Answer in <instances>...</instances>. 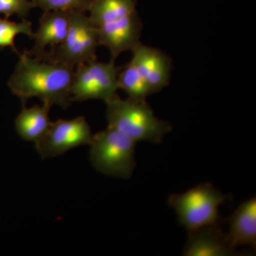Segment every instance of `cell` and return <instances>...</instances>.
Instances as JSON below:
<instances>
[{"instance_id": "2", "label": "cell", "mask_w": 256, "mask_h": 256, "mask_svg": "<svg viewBox=\"0 0 256 256\" xmlns=\"http://www.w3.org/2000/svg\"><path fill=\"white\" fill-rule=\"evenodd\" d=\"M106 104L108 127L117 130L136 142H161L172 130L169 122L154 116L146 100L122 99L117 96Z\"/></svg>"}, {"instance_id": "13", "label": "cell", "mask_w": 256, "mask_h": 256, "mask_svg": "<svg viewBox=\"0 0 256 256\" xmlns=\"http://www.w3.org/2000/svg\"><path fill=\"white\" fill-rule=\"evenodd\" d=\"M50 108V106L44 104L28 108L22 102V110L15 120V128L18 136L24 140L38 142L52 124L48 116Z\"/></svg>"}, {"instance_id": "16", "label": "cell", "mask_w": 256, "mask_h": 256, "mask_svg": "<svg viewBox=\"0 0 256 256\" xmlns=\"http://www.w3.org/2000/svg\"><path fill=\"white\" fill-rule=\"evenodd\" d=\"M18 34H24L34 38V34L32 32V23L26 18L21 22L10 21L8 18H0V48L10 47L14 53L20 55V52L16 48L14 38Z\"/></svg>"}, {"instance_id": "1", "label": "cell", "mask_w": 256, "mask_h": 256, "mask_svg": "<svg viewBox=\"0 0 256 256\" xmlns=\"http://www.w3.org/2000/svg\"><path fill=\"white\" fill-rule=\"evenodd\" d=\"M18 56V65L8 82L12 92L24 104L36 97L50 107L57 105L68 108L72 102L70 88L74 68L32 56L26 50Z\"/></svg>"}, {"instance_id": "10", "label": "cell", "mask_w": 256, "mask_h": 256, "mask_svg": "<svg viewBox=\"0 0 256 256\" xmlns=\"http://www.w3.org/2000/svg\"><path fill=\"white\" fill-rule=\"evenodd\" d=\"M236 254V248L218 223L188 232L183 252L186 256H230Z\"/></svg>"}, {"instance_id": "6", "label": "cell", "mask_w": 256, "mask_h": 256, "mask_svg": "<svg viewBox=\"0 0 256 256\" xmlns=\"http://www.w3.org/2000/svg\"><path fill=\"white\" fill-rule=\"evenodd\" d=\"M121 68L112 60L108 63L95 60L78 64L70 88L72 100H110L118 96V78Z\"/></svg>"}, {"instance_id": "12", "label": "cell", "mask_w": 256, "mask_h": 256, "mask_svg": "<svg viewBox=\"0 0 256 256\" xmlns=\"http://www.w3.org/2000/svg\"><path fill=\"white\" fill-rule=\"evenodd\" d=\"M229 242L234 248L256 246V197L242 202L229 217Z\"/></svg>"}, {"instance_id": "17", "label": "cell", "mask_w": 256, "mask_h": 256, "mask_svg": "<svg viewBox=\"0 0 256 256\" xmlns=\"http://www.w3.org/2000/svg\"><path fill=\"white\" fill-rule=\"evenodd\" d=\"M34 8L44 11L82 12L88 11L92 0H31Z\"/></svg>"}, {"instance_id": "5", "label": "cell", "mask_w": 256, "mask_h": 256, "mask_svg": "<svg viewBox=\"0 0 256 256\" xmlns=\"http://www.w3.org/2000/svg\"><path fill=\"white\" fill-rule=\"evenodd\" d=\"M100 46L98 28L82 12H72L68 34L60 44L36 57L75 67L79 64L97 60L96 48Z\"/></svg>"}, {"instance_id": "15", "label": "cell", "mask_w": 256, "mask_h": 256, "mask_svg": "<svg viewBox=\"0 0 256 256\" xmlns=\"http://www.w3.org/2000/svg\"><path fill=\"white\" fill-rule=\"evenodd\" d=\"M119 88L128 95V98L136 100H146L151 95L150 90L144 79L131 62L122 66L118 78Z\"/></svg>"}, {"instance_id": "7", "label": "cell", "mask_w": 256, "mask_h": 256, "mask_svg": "<svg viewBox=\"0 0 256 256\" xmlns=\"http://www.w3.org/2000/svg\"><path fill=\"white\" fill-rule=\"evenodd\" d=\"M92 130L85 118L58 120L52 122L50 128L35 143L37 152L43 159L55 158L80 146H90Z\"/></svg>"}, {"instance_id": "3", "label": "cell", "mask_w": 256, "mask_h": 256, "mask_svg": "<svg viewBox=\"0 0 256 256\" xmlns=\"http://www.w3.org/2000/svg\"><path fill=\"white\" fill-rule=\"evenodd\" d=\"M136 141L114 128L94 134L90 144V160L99 172L128 180L136 166Z\"/></svg>"}, {"instance_id": "8", "label": "cell", "mask_w": 256, "mask_h": 256, "mask_svg": "<svg viewBox=\"0 0 256 256\" xmlns=\"http://www.w3.org/2000/svg\"><path fill=\"white\" fill-rule=\"evenodd\" d=\"M131 63L144 79L151 94L161 92L169 85L171 76V58L159 48L140 43L134 47Z\"/></svg>"}, {"instance_id": "4", "label": "cell", "mask_w": 256, "mask_h": 256, "mask_svg": "<svg viewBox=\"0 0 256 256\" xmlns=\"http://www.w3.org/2000/svg\"><path fill=\"white\" fill-rule=\"evenodd\" d=\"M228 196L210 182L194 186L182 194H172L168 198L170 205L178 216V223L188 232L220 220V208Z\"/></svg>"}, {"instance_id": "18", "label": "cell", "mask_w": 256, "mask_h": 256, "mask_svg": "<svg viewBox=\"0 0 256 256\" xmlns=\"http://www.w3.org/2000/svg\"><path fill=\"white\" fill-rule=\"evenodd\" d=\"M34 8L30 0H0V15H4L6 18L16 14L23 20Z\"/></svg>"}, {"instance_id": "11", "label": "cell", "mask_w": 256, "mask_h": 256, "mask_svg": "<svg viewBox=\"0 0 256 256\" xmlns=\"http://www.w3.org/2000/svg\"><path fill=\"white\" fill-rule=\"evenodd\" d=\"M70 22V12L65 11H46L40 20V28L34 34V45L26 52L34 57L40 56L52 48L60 44L68 34Z\"/></svg>"}, {"instance_id": "14", "label": "cell", "mask_w": 256, "mask_h": 256, "mask_svg": "<svg viewBox=\"0 0 256 256\" xmlns=\"http://www.w3.org/2000/svg\"><path fill=\"white\" fill-rule=\"evenodd\" d=\"M137 0H92L89 20L96 28L124 18L136 11Z\"/></svg>"}, {"instance_id": "9", "label": "cell", "mask_w": 256, "mask_h": 256, "mask_svg": "<svg viewBox=\"0 0 256 256\" xmlns=\"http://www.w3.org/2000/svg\"><path fill=\"white\" fill-rule=\"evenodd\" d=\"M142 28L137 11L134 12L127 16L97 28L99 45L107 47L110 52V60L116 62L120 54L132 50L140 43Z\"/></svg>"}]
</instances>
